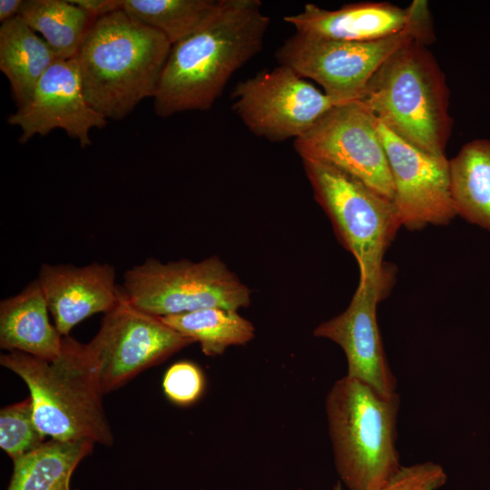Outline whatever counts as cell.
<instances>
[{"label": "cell", "mask_w": 490, "mask_h": 490, "mask_svg": "<svg viewBox=\"0 0 490 490\" xmlns=\"http://www.w3.org/2000/svg\"><path fill=\"white\" fill-rule=\"evenodd\" d=\"M270 18L259 0H221L203 27L172 45L158 89L154 112L208 110L231 75L258 54Z\"/></svg>", "instance_id": "cell-1"}, {"label": "cell", "mask_w": 490, "mask_h": 490, "mask_svg": "<svg viewBox=\"0 0 490 490\" xmlns=\"http://www.w3.org/2000/svg\"><path fill=\"white\" fill-rule=\"evenodd\" d=\"M171 48L122 9L98 18L74 57L86 102L104 118L122 120L154 97Z\"/></svg>", "instance_id": "cell-2"}, {"label": "cell", "mask_w": 490, "mask_h": 490, "mask_svg": "<svg viewBox=\"0 0 490 490\" xmlns=\"http://www.w3.org/2000/svg\"><path fill=\"white\" fill-rule=\"evenodd\" d=\"M0 364L26 384L35 424L45 436L113 445L98 367L88 343L66 336L53 360L8 351L0 356Z\"/></svg>", "instance_id": "cell-3"}, {"label": "cell", "mask_w": 490, "mask_h": 490, "mask_svg": "<svg viewBox=\"0 0 490 490\" xmlns=\"http://www.w3.org/2000/svg\"><path fill=\"white\" fill-rule=\"evenodd\" d=\"M450 92L426 45L410 41L377 69L361 99L397 136L440 158L446 156L453 120Z\"/></svg>", "instance_id": "cell-4"}, {"label": "cell", "mask_w": 490, "mask_h": 490, "mask_svg": "<svg viewBox=\"0 0 490 490\" xmlns=\"http://www.w3.org/2000/svg\"><path fill=\"white\" fill-rule=\"evenodd\" d=\"M399 396L382 397L348 376L326 397L335 466L350 490H382L400 468L396 448Z\"/></svg>", "instance_id": "cell-5"}, {"label": "cell", "mask_w": 490, "mask_h": 490, "mask_svg": "<svg viewBox=\"0 0 490 490\" xmlns=\"http://www.w3.org/2000/svg\"><path fill=\"white\" fill-rule=\"evenodd\" d=\"M302 162L316 201L341 244L358 261L359 281L387 286L383 258L401 227L395 202L332 165L310 160Z\"/></svg>", "instance_id": "cell-6"}, {"label": "cell", "mask_w": 490, "mask_h": 490, "mask_svg": "<svg viewBox=\"0 0 490 490\" xmlns=\"http://www.w3.org/2000/svg\"><path fill=\"white\" fill-rule=\"evenodd\" d=\"M122 291L135 308L156 317L206 308L239 310L250 304V289L218 257L162 263L148 258L126 270Z\"/></svg>", "instance_id": "cell-7"}, {"label": "cell", "mask_w": 490, "mask_h": 490, "mask_svg": "<svg viewBox=\"0 0 490 490\" xmlns=\"http://www.w3.org/2000/svg\"><path fill=\"white\" fill-rule=\"evenodd\" d=\"M378 119L361 100L331 108L294 147L302 160L332 165L393 201L394 184Z\"/></svg>", "instance_id": "cell-8"}, {"label": "cell", "mask_w": 490, "mask_h": 490, "mask_svg": "<svg viewBox=\"0 0 490 490\" xmlns=\"http://www.w3.org/2000/svg\"><path fill=\"white\" fill-rule=\"evenodd\" d=\"M415 41L411 30L387 38L352 42L295 34L276 51L279 64L317 82L324 93L344 103L361 100L366 87L383 63Z\"/></svg>", "instance_id": "cell-9"}, {"label": "cell", "mask_w": 490, "mask_h": 490, "mask_svg": "<svg viewBox=\"0 0 490 490\" xmlns=\"http://www.w3.org/2000/svg\"><path fill=\"white\" fill-rule=\"evenodd\" d=\"M232 99L233 111L248 129L271 142L299 138L341 104L282 64L240 82Z\"/></svg>", "instance_id": "cell-10"}, {"label": "cell", "mask_w": 490, "mask_h": 490, "mask_svg": "<svg viewBox=\"0 0 490 490\" xmlns=\"http://www.w3.org/2000/svg\"><path fill=\"white\" fill-rule=\"evenodd\" d=\"M191 343L160 317L135 308L122 291L121 299L104 314L88 345L98 367L103 393L106 394Z\"/></svg>", "instance_id": "cell-11"}, {"label": "cell", "mask_w": 490, "mask_h": 490, "mask_svg": "<svg viewBox=\"0 0 490 490\" xmlns=\"http://www.w3.org/2000/svg\"><path fill=\"white\" fill-rule=\"evenodd\" d=\"M393 180L394 202L401 226L409 230L426 225H446L456 216L449 176V160L410 145L378 120Z\"/></svg>", "instance_id": "cell-12"}, {"label": "cell", "mask_w": 490, "mask_h": 490, "mask_svg": "<svg viewBox=\"0 0 490 490\" xmlns=\"http://www.w3.org/2000/svg\"><path fill=\"white\" fill-rule=\"evenodd\" d=\"M296 33L333 40L368 42L411 30L425 45L436 39L428 3L415 0L401 8L387 2H360L327 10L307 4L302 12L285 16Z\"/></svg>", "instance_id": "cell-13"}, {"label": "cell", "mask_w": 490, "mask_h": 490, "mask_svg": "<svg viewBox=\"0 0 490 490\" xmlns=\"http://www.w3.org/2000/svg\"><path fill=\"white\" fill-rule=\"evenodd\" d=\"M7 122L21 128V143L36 134L44 136L61 129L77 140L82 148L92 145L91 129H103L108 123L86 102L75 58L52 64L28 103L10 114Z\"/></svg>", "instance_id": "cell-14"}, {"label": "cell", "mask_w": 490, "mask_h": 490, "mask_svg": "<svg viewBox=\"0 0 490 490\" xmlns=\"http://www.w3.org/2000/svg\"><path fill=\"white\" fill-rule=\"evenodd\" d=\"M386 288L359 281L346 310L319 324L313 334L340 346L348 362L346 376L364 382L382 397H391L397 393V380L387 364L377 321V306Z\"/></svg>", "instance_id": "cell-15"}, {"label": "cell", "mask_w": 490, "mask_h": 490, "mask_svg": "<svg viewBox=\"0 0 490 490\" xmlns=\"http://www.w3.org/2000/svg\"><path fill=\"white\" fill-rule=\"evenodd\" d=\"M37 280L54 326L62 337L83 319L107 313L122 297L113 265L93 262L85 266L43 264Z\"/></svg>", "instance_id": "cell-16"}, {"label": "cell", "mask_w": 490, "mask_h": 490, "mask_svg": "<svg viewBox=\"0 0 490 490\" xmlns=\"http://www.w3.org/2000/svg\"><path fill=\"white\" fill-rule=\"evenodd\" d=\"M49 309L39 281L0 302V347L40 358L58 357L63 337L49 319Z\"/></svg>", "instance_id": "cell-17"}, {"label": "cell", "mask_w": 490, "mask_h": 490, "mask_svg": "<svg viewBox=\"0 0 490 490\" xmlns=\"http://www.w3.org/2000/svg\"><path fill=\"white\" fill-rule=\"evenodd\" d=\"M58 60L20 15L1 24L0 70L10 83L18 108L28 103L40 79Z\"/></svg>", "instance_id": "cell-18"}, {"label": "cell", "mask_w": 490, "mask_h": 490, "mask_svg": "<svg viewBox=\"0 0 490 490\" xmlns=\"http://www.w3.org/2000/svg\"><path fill=\"white\" fill-rule=\"evenodd\" d=\"M89 439H50L13 460L6 490H71V476L79 463L92 453Z\"/></svg>", "instance_id": "cell-19"}, {"label": "cell", "mask_w": 490, "mask_h": 490, "mask_svg": "<svg viewBox=\"0 0 490 490\" xmlns=\"http://www.w3.org/2000/svg\"><path fill=\"white\" fill-rule=\"evenodd\" d=\"M449 176L456 215L490 230V141L466 143L449 160Z\"/></svg>", "instance_id": "cell-20"}, {"label": "cell", "mask_w": 490, "mask_h": 490, "mask_svg": "<svg viewBox=\"0 0 490 490\" xmlns=\"http://www.w3.org/2000/svg\"><path fill=\"white\" fill-rule=\"evenodd\" d=\"M19 15L61 60L76 56L97 20L70 0H25Z\"/></svg>", "instance_id": "cell-21"}, {"label": "cell", "mask_w": 490, "mask_h": 490, "mask_svg": "<svg viewBox=\"0 0 490 490\" xmlns=\"http://www.w3.org/2000/svg\"><path fill=\"white\" fill-rule=\"evenodd\" d=\"M160 318L181 335L198 342L202 352L210 357L223 354L230 346L245 345L255 335L250 320L238 310L223 308H206Z\"/></svg>", "instance_id": "cell-22"}, {"label": "cell", "mask_w": 490, "mask_h": 490, "mask_svg": "<svg viewBox=\"0 0 490 490\" xmlns=\"http://www.w3.org/2000/svg\"><path fill=\"white\" fill-rule=\"evenodd\" d=\"M221 0H123L122 10L162 33L172 44L209 23Z\"/></svg>", "instance_id": "cell-23"}, {"label": "cell", "mask_w": 490, "mask_h": 490, "mask_svg": "<svg viewBox=\"0 0 490 490\" xmlns=\"http://www.w3.org/2000/svg\"><path fill=\"white\" fill-rule=\"evenodd\" d=\"M45 436L37 427L30 396L0 411V447L14 460L41 446Z\"/></svg>", "instance_id": "cell-24"}, {"label": "cell", "mask_w": 490, "mask_h": 490, "mask_svg": "<svg viewBox=\"0 0 490 490\" xmlns=\"http://www.w3.org/2000/svg\"><path fill=\"white\" fill-rule=\"evenodd\" d=\"M205 378L201 369L190 361L172 364L165 372L162 387L165 396L174 404L186 407L202 395Z\"/></svg>", "instance_id": "cell-25"}, {"label": "cell", "mask_w": 490, "mask_h": 490, "mask_svg": "<svg viewBox=\"0 0 490 490\" xmlns=\"http://www.w3.org/2000/svg\"><path fill=\"white\" fill-rule=\"evenodd\" d=\"M446 479L441 466L426 462L400 466L382 490H436Z\"/></svg>", "instance_id": "cell-26"}, {"label": "cell", "mask_w": 490, "mask_h": 490, "mask_svg": "<svg viewBox=\"0 0 490 490\" xmlns=\"http://www.w3.org/2000/svg\"><path fill=\"white\" fill-rule=\"evenodd\" d=\"M95 19L122 9L123 0H70Z\"/></svg>", "instance_id": "cell-27"}, {"label": "cell", "mask_w": 490, "mask_h": 490, "mask_svg": "<svg viewBox=\"0 0 490 490\" xmlns=\"http://www.w3.org/2000/svg\"><path fill=\"white\" fill-rule=\"evenodd\" d=\"M23 0H1L0 1V22L5 23L19 15Z\"/></svg>", "instance_id": "cell-28"}, {"label": "cell", "mask_w": 490, "mask_h": 490, "mask_svg": "<svg viewBox=\"0 0 490 490\" xmlns=\"http://www.w3.org/2000/svg\"><path fill=\"white\" fill-rule=\"evenodd\" d=\"M332 490H343L341 483L338 481L336 483V485L333 486Z\"/></svg>", "instance_id": "cell-29"}]
</instances>
